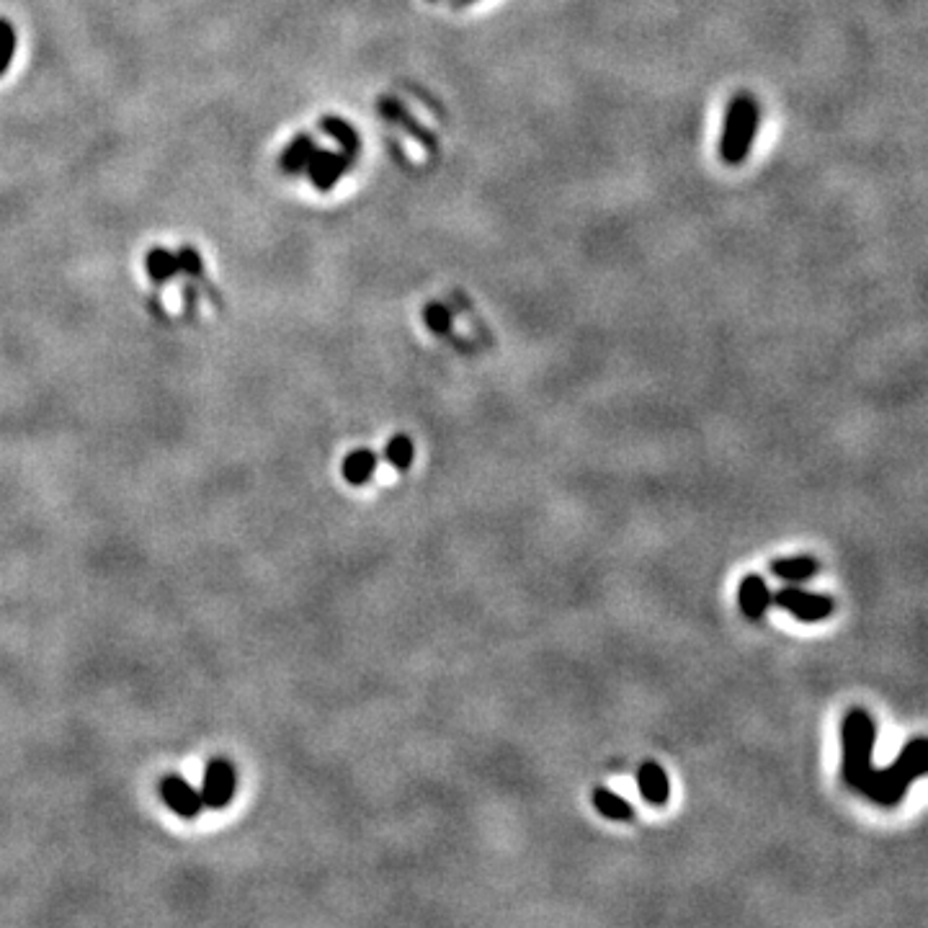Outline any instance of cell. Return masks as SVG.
I'll return each mask as SVG.
<instances>
[{"mask_svg": "<svg viewBox=\"0 0 928 928\" xmlns=\"http://www.w3.org/2000/svg\"><path fill=\"white\" fill-rule=\"evenodd\" d=\"M928 776V738H913L887 769H874L861 794L880 807H895L903 802L916 779Z\"/></svg>", "mask_w": 928, "mask_h": 928, "instance_id": "cell-1", "label": "cell"}, {"mask_svg": "<svg viewBox=\"0 0 928 928\" xmlns=\"http://www.w3.org/2000/svg\"><path fill=\"white\" fill-rule=\"evenodd\" d=\"M874 740L877 725L867 709H849L841 722V776L854 792L861 794L874 771Z\"/></svg>", "mask_w": 928, "mask_h": 928, "instance_id": "cell-2", "label": "cell"}, {"mask_svg": "<svg viewBox=\"0 0 928 928\" xmlns=\"http://www.w3.org/2000/svg\"><path fill=\"white\" fill-rule=\"evenodd\" d=\"M758 101L751 93H738L733 96L725 114V129L720 137V158L727 165H740L751 155L753 140L758 132Z\"/></svg>", "mask_w": 928, "mask_h": 928, "instance_id": "cell-3", "label": "cell"}, {"mask_svg": "<svg viewBox=\"0 0 928 928\" xmlns=\"http://www.w3.org/2000/svg\"><path fill=\"white\" fill-rule=\"evenodd\" d=\"M771 604L789 611L797 622L805 624L823 622V619L831 617L833 609H836V604H833V599L828 593H812L797 586H787L782 588V591L771 593Z\"/></svg>", "mask_w": 928, "mask_h": 928, "instance_id": "cell-4", "label": "cell"}, {"mask_svg": "<svg viewBox=\"0 0 928 928\" xmlns=\"http://www.w3.org/2000/svg\"><path fill=\"white\" fill-rule=\"evenodd\" d=\"M238 792V774L227 758H212L202 776V802L209 810H225Z\"/></svg>", "mask_w": 928, "mask_h": 928, "instance_id": "cell-5", "label": "cell"}, {"mask_svg": "<svg viewBox=\"0 0 928 928\" xmlns=\"http://www.w3.org/2000/svg\"><path fill=\"white\" fill-rule=\"evenodd\" d=\"M160 797L168 805V810L176 812L178 818L184 820H194L204 810L202 792L191 787L184 776L178 774H168L160 779Z\"/></svg>", "mask_w": 928, "mask_h": 928, "instance_id": "cell-6", "label": "cell"}, {"mask_svg": "<svg viewBox=\"0 0 928 928\" xmlns=\"http://www.w3.org/2000/svg\"><path fill=\"white\" fill-rule=\"evenodd\" d=\"M351 158L346 153H330V150H315L307 163V176L312 178V184L318 191H330L341 181L343 173L348 171Z\"/></svg>", "mask_w": 928, "mask_h": 928, "instance_id": "cell-7", "label": "cell"}, {"mask_svg": "<svg viewBox=\"0 0 928 928\" xmlns=\"http://www.w3.org/2000/svg\"><path fill=\"white\" fill-rule=\"evenodd\" d=\"M738 606L748 619H764V614L771 606V588L758 573L745 575L738 588Z\"/></svg>", "mask_w": 928, "mask_h": 928, "instance_id": "cell-8", "label": "cell"}, {"mask_svg": "<svg viewBox=\"0 0 928 928\" xmlns=\"http://www.w3.org/2000/svg\"><path fill=\"white\" fill-rule=\"evenodd\" d=\"M637 787H640L642 800L653 807H663L671 800V782H668L666 769L655 761H645L637 769Z\"/></svg>", "mask_w": 928, "mask_h": 928, "instance_id": "cell-9", "label": "cell"}, {"mask_svg": "<svg viewBox=\"0 0 928 928\" xmlns=\"http://www.w3.org/2000/svg\"><path fill=\"white\" fill-rule=\"evenodd\" d=\"M820 570V562L810 555H800V557H787V560H774L771 562V575L784 583H807L810 578H815Z\"/></svg>", "mask_w": 928, "mask_h": 928, "instance_id": "cell-10", "label": "cell"}, {"mask_svg": "<svg viewBox=\"0 0 928 928\" xmlns=\"http://www.w3.org/2000/svg\"><path fill=\"white\" fill-rule=\"evenodd\" d=\"M343 480L348 485H367L369 480L374 477V470H377V454L367 446H361V449H354V452L348 454L343 459Z\"/></svg>", "mask_w": 928, "mask_h": 928, "instance_id": "cell-11", "label": "cell"}, {"mask_svg": "<svg viewBox=\"0 0 928 928\" xmlns=\"http://www.w3.org/2000/svg\"><path fill=\"white\" fill-rule=\"evenodd\" d=\"M591 800H593V807H596V812H599V815H604L606 820L627 823V820L635 818V807L629 805V802L624 800V797H619L617 792H611V789H606V787L593 789Z\"/></svg>", "mask_w": 928, "mask_h": 928, "instance_id": "cell-12", "label": "cell"}, {"mask_svg": "<svg viewBox=\"0 0 928 928\" xmlns=\"http://www.w3.org/2000/svg\"><path fill=\"white\" fill-rule=\"evenodd\" d=\"M320 129H323L325 135H330L338 142V145L343 147V153H346L348 158L354 160L356 155H359V150H361L359 132H356V129L348 122H343L341 116H325L323 122H320Z\"/></svg>", "mask_w": 928, "mask_h": 928, "instance_id": "cell-13", "label": "cell"}, {"mask_svg": "<svg viewBox=\"0 0 928 928\" xmlns=\"http://www.w3.org/2000/svg\"><path fill=\"white\" fill-rule=\"evenodd\" d=\"M315 150H318V147H315V140H312L310 135L294 137V140L287 145V150L281 153V168H284V173L305 171Z\"/></svg>", "mask_w": 928, "mask_h": 928, "instance_id": "cell-14", "label": "cell"}, {"mask_svg": "<svg viewBox=\"0 0 928 928\" xmlns=\"http://www.w3.org/2000/svg\"><path fill=\"white\" fill-rule=\"evenodd\" d=\"M145 271L155 284H165V281L178 274V258L165 251V248H153L145 256Z\"/></svg>", "mask_w": 928, "mask_h": 928, "instance_id": "cell-15", "label": "cell"}, {"mask_svg": "<svg viewBox=\"0 0 928 928\" xmlns=\"http://www.w3.org/2000/svg\"><path fill=\"white\" fill-rule=\"evenodd\" d=\"M385 459H387V464L395 467V470H400V472L410 470V464H413V459H416V444H413V441H410L405 434L392 436L385 446Z\"/></svg>", "mask_w": 928, "mask_h": 928, "instance_id": "cell-16", "label": "cell"}, {"mask_svg": "<svg viewBox=\"0 0 928 928\" xmlns=\"http://www.w3.org/2000/svg\"><path fill=\"white\" fill-rule=\"evenodd\" d=\"M423 320H426L428 330L436 333V336H446L452 330V315L439 302H428L426 310H423Z\"/></svg>", "mask_w": 928, "mask_h": 928, "instance_id": "cell-17", "label": "cell"}, {"mask_svg": "<svg viewBox=\"0 0 928 928\" xmlns=\"http://www.w3.org/2000/svg\"><path fill=\"white\" fill-rule=\"evenodd\" d=\"M13 52H16V31L6 19H0V78L8 73Z\"/></svg>", "mask_w": 928, "mask_h": 928, "instance_id": "cell-18", "label": "cell"}, {"mask_svg": "<svg viewBox=\"0 0 928 928\" xmlns=\"http://www.w3.org/2000/svg\"><path fill=\"white\" fill-rule=\"evenodd\" d=\"M178 271H186L189 276H202V256L194 251V248H184V251L178 253Z\"/></svg>", "mask_w": 928, "mask_h": 928, "instance_id": "cell-19", "label": "cell"}, {"mask_svg": "<svg viewBox=\"0 0 928 928\" xmlns=\"http://www.w3.org/2000/svg\"><path fill=\"white\" fill-rule=\"evenodd\" d=\"M462 3H472V0H462Z\"/></svg>", "mask_w": 928, "mask_h": 928, "instance_id": "cell-20", "label": "cell"}]
</instances>
